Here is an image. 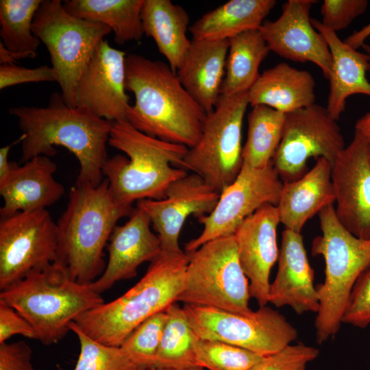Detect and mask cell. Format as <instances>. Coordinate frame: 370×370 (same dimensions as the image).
<instances>
[{"instance_id": "6da1fadb", "label": "cell", "mask_w": 370, "mask_h": 370, "mask_svg": "<svg viewBox=\"0 0 370 370\" xmlns=\"http://www.w3.org/2000/svg\"><path fill=\"white\" fill-rule=\"evenodd\" d=\"M9 112L17 119L24 137L23 162L38 156H54V147L62 146L79 162L76 183L94 186L101 183L112 122L84 108L69 106L57 92L51 94L46 106H21L11 108Z\"/></svg>"}, {"instance_id": "7a4b0ae2", "label": "cell", "mask_w": 370, "mask_h": 370, "mask_svg": "<svg viewBox=\"0 0 370 370\" xmlns=\"http://www.w3.org/2000/svg\"><path fill=\"white\" fill-rule=\"evenodd\" d=\"M125 89L135 98L127 115L133 127L188 148L197 144L207 114L168 64L137 54L126 56Z\"/></svg>"}, {"instance_id": "3957f363", "label": "cell", "mask_w": 370, "mask_h": 370, "mask_svg": "<svg viewBox=\"0 0 370 370\" xmlns=\"http://www.w3.org/2000/svg\"><path fill=\"white\" fill-rule=\"evenodd\" d=\"M132 206L112 197L107 179L94 186L75 183L66 208L56 222L58 262L72 279L90 284L106 268L103 250L117 221L130 217Z\"/></svg>"}, {"instance_id": "277c9868", "label": "cell", "mask_w": 370, "mask_h": 370, "mask_svg": "<svg viewBox=\"0 0 370 370\" xmlns=\"http://www.w3.org/2000/svg\"><path fill=\"white\" fill-rule=\"evenodd\" d=\"M108 144L125 153L108 158L102 166L110 192L121 204L162 199L169 186L188 174L180 167L188 147L147 135L126 120L113 122Z\"/></svg>"}, {"instance_id": "5b68a950", "label": "cell", "mask_w": 370, "mask_h": 370, "mask_svg": "<svg viewBox=\"0 0 370 370\" xmlns=\"http://www.w3.org/2000/svg\"><path fill=\"white\" fill-rule=\"evenodd\" d=\"M188 263L184 251L162 250L134 286L118 298L82 313L75 323L96 341L120 346L141 323L177 301L184 288Z\"/></svg>"}, {"instance_id": "8992f818", "label": "cell", "mask_w": 370, "mask_h": 370, "mask_svg": "<svg viewBox=\"0 0 370 370\" xmlns=\"http://www.w3.org/2000/svg\"><path fill=\"white\" fill-rule=\"evenodd\" d=\"M0 299L30 323L45 345L58 343L77 317L105 302L90 284L74 280L58 262L33 270L1 291Z\"/></svg>"}, {"instance_id": "52a82bcc", "label": "cell", "mask_w": 370, "mask_h": 370, "mask_svg": "<svg viewBox=\"0 0 370 370\" xmlns=\"http://www.w3.org/2000/svg\"><path fill=\"white\" fill-rule=\"evenodd\" d=\"M321 235L312 242L313 256L325 261V280L316 286L319 308L314 321L316 341L322 344L335 336L351 291L370 266V239L356 237L338 221L334 205L319 212Z\"/></svg>"}, {"instance_id": "ba28073f", "label": "cell", "mask_w": 370, "mask_h": 370, "mask_svg": "<svg viewBox=\"0 0 370 370\" xmlns=\"http://www.w3.org/2000/svg\"><path fill=\"white\" fill-rule=\"evenodd\" d=\"M32 29L49 51L63 100L69 106L76 107L75 95L79 77L111 29L73 16L60 0L42 1Z\"/></svg>"}, {"instance_id": "9c48e42d", "label": "cell", "mask_w": 370, "mask_h": 370, "mask_svg": "<svg viewBox=\"0 0 370 370\" xmlns=\"http://www.w3.org/2000/svg\"><path fill=\"white\" fill-rule=\"evenodd\" d=\"M187 254L184 285L177 301L239 313L251 311L249 282L234 235L212 240Z\"/></svg>"}, {"instance_id": "30bf717a", "label": "cell", "mask_w": 370, "mask_h": 370, "mask_svg": "<svg viewBox=\"0 0 370 370\" xmlns=\"http://www.w3.org/2000/svg\"><path fill=\"white\" fill-rule=\"evenodd\" d=\"M248 92L221 95L206 114L197 144L188 148L180 167L199 175L219 194L243 166L242 128Z\"/></svg>"}, {"instance_id": "8fae6325", "label": "cell", "mask_w": 370, "mask_h": 370, "mask_svg": "<svg viewBox=\"0 0 370 370\" xmlns=\"http://www.w3.org/2000/svg\"><path fill=\"white\" fill-rule=\"evenodd\" d=\"M184 312L195 334L266 356L279 352L298 336L278 310L267 306L239 313L213 307L185 304Z\"/></svg>"}, {"instance_id": "7c38bea8", "label": "cell", "mask_w": 370, "mask_h": 370, "mask_svg": "<svg viewBox=\"0 0 370 370\" xmlns=\"http://www.w3.org/2000/svg\"><path fill=\"white\" fill-rule=\"evenodd\" d=\"M336 121L326 108L315 103L285 114L282 138L272 161L283 182L301 177L310 158H324L332 166L346 147Z\"/></svg>"}, {"instance_id": "4fadbf2b", "label": "cell", "mask_w": 370, "mask_h": 370, "mask_svg": "<svg viewBox=\"0 0 370 370\" xmlns=\"http://www.w3.org/2000/svg\"><path fill=\"white\" fill-rule=\"evenodd\" d=\"M56 223L46 209L1 217L0 290L57 260Z\"/></svg>"}, {"instance_id": "5bb4252c", "label": "cell", "mask_w": 370, "mask_h": 370, "mask_svg": "<svg viewBox=\"0 0 370 370\" xmlns=\"http://www.w3.org/2000/svg\"><path fill=\"white\" fill-rule=\"evenodd\" d=\"M283 181L273 163L256 169L243 164L234 181L220 193L214 210L198 219L201 234L185 245L184 251H195L212 240L233 235L238 225L262 206H278Z\"/></svg>"}, {"instance_id": "9a60e30c", "label": "cell", "mask_w": 370, "mask_h": 370, "mask_svg": "<svg viewBox=\"0 0 370 370\" xmlns=\"http://www.w3.org/2000/svg\"><path fill=\"white\" fill-rule=\"evenodd\" d=\"M219 196L202 177L193 173L174 181L164 199L140 200L136 207L149 217L162 250L181 252L183 250L179 238L187 218L209 214L217 206Z\"/></svg>"}, {"instance_id": "2e32d148", "label": "cell", "mask_w": 370, "mask_h": 370, "mask_svg": "<svg viewBox=\"0 0 370 370\" xmlns=\"http://www.w3.org/2000/svg\"><path fill=\"white\" fill-rule=\"evenodd\" d=\"M126 56L106 39L98 45L77 82V106L112 123L127 121L131 105L125 89Z\"/></svg>"}, {"instance_id": "e0dca14e", "label": "cell", "mask_w": 370, "mask_h": 370, "mask_svg": "<svg viewBox=\"0 0 370 370\" xmlns=\"http://www.w3.org/2000/svg\"><path fill=\"white\" fill-rule=\"evenodd\" d=\"M335 213L358 238L370 239V159L362 137L354 131L351 143L332 166Z\"/></svg>"}, {"instance_id": "ac0fdd59", "label": "cell", "mask_w": 370, "mask_h": 370, "mask_svg": "<svg viewBox=\"0 0 370 370\" xmlns=\"http://www.w3.org/2000/svg\"><path fill=\"white\" fill-rule=\"evenodd\" d=\"M316 2L288 0L283 4L280 17L274 21H264L259 31L270 51L293 62L314 63L328 79L332 69L331 53L310 18V10Z\"/></svg>"}, {"instance_id": "d6986e66", "label": "cell", "mask_w": 370, "mask_h": 370, "mask_svg": "<svg viewBox=\"0 0 370 370\" xmlns=\"http://www.w3.org/2000/svg\"><path fill=\"white\" fill-rule=\"evenodd\" d=\"M280 223L277 206L267 204L247 217L233 234L240 263L249 282L250 296L259 306L269 303L270 273L279 255Z\"/></svg>"}, {"instance_id": "ffe728a7", "label": "cell", "mask_w": 370, "mask_h": 370, "mask_svg": "<svg viewBox=\"0 0 370 370\" xmlns=\"http://www.w3.org/2000/svg\"><path fill=\"white\" fill-rule=\"evenodd\" d=\"M129 217L125 224L114 228L108 245V263L100 277L90 284L99 294L117 282L136 277L141 264L152 262L162 251L158 235L151 230L147 214L136 207Z\"/></svg>"}, {"instance_id": "44dd1931", "label": "cell", "mask_w": 370, "mask_h": 370, "mask_svg": "<svg viewBox=\"0 0 370 370\" xmlns=\"http://www.w3.org/2000/svg\"><path fill=\"white\" fill-rule=\"evenodd\" d=\"M278 262L275 278L270 284L268 302L277 308L289 306L298 314L317 313L319 300L314 284V273L301 233L284 229Z\"/></svg>"}, {"instance_id": "7402d4cb", "label": "cell", "mask_w": 370, "mask_h": 370, "mask_svg": "<svg viewBox=\"0 0 370 370\" xmlns=\"http://www.w3.org/2000/svg\"><path fill=\"white\" fill-rule=\"evenodd\" d=\"M56 169V164L45 156L34 157L23 166L16 163L7 179L0 184V195L4 201L1 217L45 209L57 202L65 190L53 177Z\"/></svg>"}, {"instance_id": "603a6c76", "label": "cell", "mask_w": 370, "mask_h": 370, "mask_svg": "<svg viewBox=\"0 0 370 370\" xmlns=\"http://www.w3.org/2000/svg\"><path fill=\"white\" fill-rule=\"evenodd\" d=\"M191 40L176 73L186 90L208 114L213 110L221 96L229 40Z\"/></svg>"}, {"instance_id": "cb8c5ba5", "label": "cell", "mask_w": 370, "mask_h": 370, "mask_svg": "<svg viewBox=\"0 0 370 370\" xmlns=\"http://www.w3.org/2000/svg\"><path fill=\"white\" fill-rule=\"evenodd\" d=\"M311 23L325 38L331 53L330 92L325 108L330 115L338 121L345 110L348 97L356 94L370 97V82L366 77L370 70V58L366 53L348 46L321 21L311 18Z\"/></svg>"}, {"instance_id": "d4e9b609", "label": "cell", "mask_w": 370, "mask_h": 370, "mask_svg": "<svg viewBox=\"0 0 370 370\" xmlns=\"http://www.w3.org/2000/svg\"><path fill=\"white\" fill-rule=\"evenodd\" d=\"M334 203L332 165L325 158H319L301 177L283 182L277 208L285 228L301 233L310 219Z\"/></svg>"}, {"instance_id": "484cf974", "label": "cell", "mask_w": 370, "mask_h": 370, "mask_svg": "<svg viewBox=\"0 0 370 370\" xmlns=\"http://www.w3.org/2000/svg\"><path fill=\"white\" fill-rule=\"evenodd\" d=\"M314 87L310 72L281 62L260 75L248 91L249 103L286 114L314 104Z\"/></svg>"}, {"instance_id": "4316f807", "label": "cell", "mask_w": 370, "mask_h": 370, "mask_svg": "<svg viewBox=\"0 0 370 370\" xmlns=\"http://www.w3.org/2000/svg\"><path fill=\"white\" fill-rule=\"evenodd\" d=\"M141 21L144 34L154 40L176 73L192 42L187 36L190 28L188 12L170 0H144Z\"/></svg>"}, {"instance_id": "83f0119b", "label": "cell", "mask_w": 370, "mask_h": 370, "mask_svg": "<svg viewBox=\"0 0 370 370\" xmlns=\"http://www.w3.org/2000/svg\"><path fill=\"white\" fill-rule=\"evenodd\" d=\"M275 0H230L210 10L189 28L192 40H229L260 28L276 5Z\"/></svg>"}, {"instance_id": "f1b7e54d", "label": "cell", "mask_w": 370, "mask_h": 370, "mask_svg": "<svg viewBox=\"0 0 370 370\" xmlns=\"http://www.w3.org/2000/svg\"><path fill=\"white\" fill-rule=\"evenodd\" d=\"M42 1H0L1 64L37 56L41 42L34 34L32 25Z\"/></svg>"}, {"instance_id": "f546056e", "label": "cell", "mask_w": 370, "mask_h": 370, "mask_svg": "<svg viewBox=\"0 0 370 370\" xmlns=\"http://www.w3.org/2000/svg\"><path fill=\"white\" fill-rule=\"evenodd\" d=\"M144 0H66V11L76 17L108 26L119 45L141 40Z\"/></svg>"}, {"instance_id": "4dcf8cb0", "label": "cell", "mask_w": 370, "mask_h": 370, "mask_svg": "<svg viewBox=\"0 0 370 370\" xmlns=\"http://www.w3.org/2000/svg\"><path fill=\"white\" fill-rule=\"evenodd\" d=\"M270 51L259 29L249 30L229 39L221 95L248 92L258 79L260 65Z\"/></svg>"}, {"instance_id": "1f68e13d", "label": "cell", "mask_w": 370, "mask_h": 370, "mask_svg": "<svg viewBox=\"0 0 370 370\" xmlns=\"http://www.w3.org/2000/svg\"><path fill=\"white\" fill-rule=\"evenodd\" d=\"M285 114L270 107H251L247 115V136L243 146V164L256 169L267 166L283 136Z\"/></svg>"}, {"instance_id": "d6a6232c", "label": "cell", "mask_w": 370, "mask_h": 370, "mask_svg": "<svg viewBox=\"0 0 370 370\" xmlns=\"http://www.w3.org/2000/svg\"><path fill=\"white\" fill-rule=\"evenodd\" d=\"M165 311L168 317L156 354L155 369L197 366L195 353L197 335L188 321L183 307L175 302Z\"/></svg>"}, {"instance_id": "836d02e7", "label": "cell", "mask_w": 370, "mask_h": 370, "mask_svg": "<svg viewBox=\"0 0 370 370\" xmlns=\"http://www.w3.org/2000/svg\"><path fill=\"white\" fill-rule=\"evenodd\" d=\"M69 329L76 334L80 352L73 370H140L121 346L102 344L84 334L75 323Z\"/></svg>"}, {"instance_id": "e575fe53", "label": "cell", "mask_w": 370, "mask_h": 370, "mask_svg": "<svg viewBox=\"0 0 370 370\" xmlns=\"http://www.w3.org/2000/svg\"><path fill=\"white\" fill-rule=\"evenodd\" d=\"M167 317L165 310L152 315L138 325L120 345L140 370L155 369Z\"/></svg>"}, {"instance_id": "d590c367", "label": "cell", "mask_w": 370, "mask_h": 370, "mask_svg": "<svg viewBox=\"0 0 370 370\" xmlns=\"http://www.w3.org/2000/svg\"><path fill=\"white\" fill-rule=\"evenodd\" d=\"M195 353L197 365L208 370H249L263 357L241 347L197 336Z\"/></svg>"}, {"instance_id": "8d00e7d4", "label": "cell", "mask_w": 370, "mask_h": 370, "mask_svg": "<svg viewBox=\"0 0 370 370\" xmlns=\"http://www.w3.org/2000/svg\"><path fill=\"white\" fill-rule=\"evenodd\" d=\"M319 354L317 348L303 343L290 344L278 352L263 356L249 370H306L307 364Z\"/></svg>"}, {"instance_id": "74e56055", "label": "cell", "mask_w": 370, "mask_h": 370, "mask_svg": "<svg viewBox=\"0 0 370 370\" xmlns=\"http://www.w3.org/2000/svg\"><path fill=\"white\" fill-rule=\"evenodd\" d=\"M342 323L360 328L370 325V266L360 275L351 291Z\"/></svg>"}, {"instance_id": "f35d334b", "label": "cell", "mask_w": 370, "mask_h": 370, "mask_svg": "<svg viewBox=\"0 0 370 370\" xmlns=\"http://www.w3.org/2000/svg\"><path fill=\"white\" fill-rule=\"evenodd\" d=\"M367 0H325L321 7L323 26L335 32L347 28L367 9Z\"/></svg>"}, {"instance_id": "ab89813d", "label": "cell", "mask_w": 370, "mask_h": 370, "mask_svg": "<svg viewBox=\"0 0 370 370\" xmlns=\"http://www.w3.org/2000/svg\"><path fill=\"white\" fill-rule=\"evenodd\" d=\"M56 82V76L51 66L47 65L36 68H25L14 63L0 65V89L29 82Z\"/></svg>"}, {"instance_id": "60d3db41", "label": "cell", "mask_w": 370, "mask_h": 370, "mask_svg": "<svg viewBox=\"0 0 370 370\" xmlns=\"http://www.w3.org/2000/svg\"><path fill=\"white\" fill-rule=\"evenodd\" d=\"M16 334L37 340L36 332L30 323L0 299V343Z\"/></svg>"}, {"instance_id": "b9f144b4", "label": "cell", "mask_w": 370, "mask_h": 370, "mask_svg": "<svg viewBox=\"0 0 370 370\" xmlns=\"http://www.w3.org/2000/svg\"><path fill=\"white\" fill-rule=\"evenodd\" d=\"M32 350L23 341L0 343V370H34Z\"/></svg>"}, {"instance_id": "7bdbcfd3", "label": "cell", "mask_w": 370, "mask_h": 370, "mask_svg": "<svg viewBox=\"0 0 370 370\" xmlns=\"http://www.w3.org/2000/svg\"><path fill=\"white\" fill-rule=\"evenodd\" d=\"M23 136L21 135L18 139L14 142L1 147L0 149V184L4 182L9 176L12 170L13 169L16 162H9L8 156L10 151L11 147L17 144L18 143H22L23 140Z\"/></svg>"}, {"instance_id": "ee69618b", "label": "cell", "mask_w": 370, "mask_h": 370, "mask_svg": "<svg viewBox=\"0 0 370 370\" xmlns=\"http://www.w3.org/2000/svg\"><path fill=\"white\" fill-rule=\"evenodd\" d=\"M354 131L362 137L370 159V112L356 121Z\"/></svg>"}, {"instance_id": "f6af8a7d", "label": "cell", "mask_w": 370, "mask_h": 370, "mask_svg": "<svg viewBox=\"0 0 370 370\" xmlns=\"http://www.w3.org/2000/svg\"><path fill=\"white\" fill-rule=\"evenodd\" d=\"M370 36V23L360 29L354 32L345 40L350 47L358 49L365 43V40Z\"/></svg>"}, {"instance_id": "bcb514c9", "label": "cell", "mask_w": 370, "mask_h": 370, "mask_svg": "<svg viewBox=\"0 0 370 370\" xmlns=\"http://www.w3.org/2000/svg\"><path fill=\"white\" fill-rule=\"evenodd\" d=\"M153 370H204V368L199 366H195V367L184 368V369H178V368H173V367H159V368H156Z\"/></svg>"}, {"instance_id": "7dc6e473", "label": "cell", "mask_w": 370, "mask_h": 370, "mask_svg": "<svg viewBox=\"0 0 370 370\" xmlns=\"http://www.w3.org/2000/svg\"><path fill=\"white\" fill-rule=\"evenodd\" d=\"M362 48L363 49L365 53H366L370 58V45L365 43L362 45Z\"/></svg>"}]
</instances>
